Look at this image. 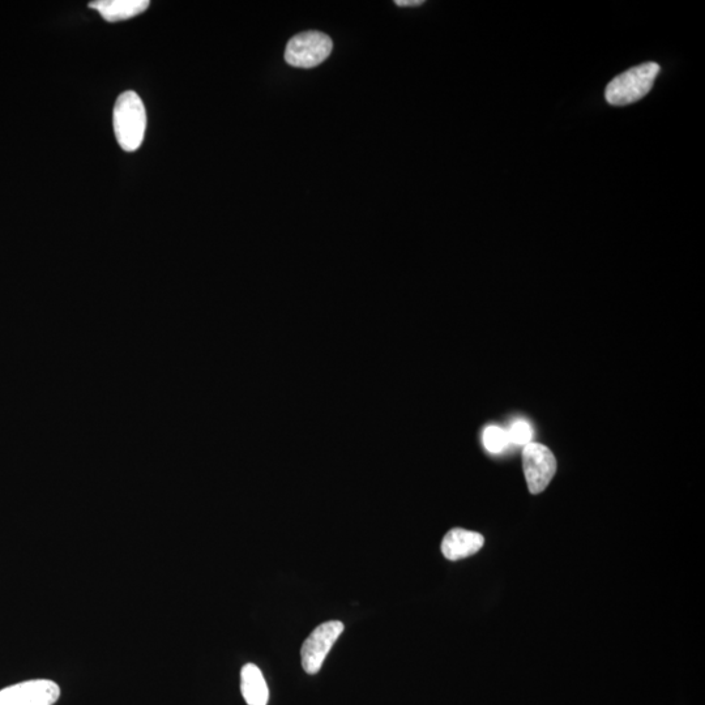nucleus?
<instances>
[{
    "label": "nucleus",
    "mask_w": 705,
    "mask_h": 705,
    "mask_svg": "<svg viewBox=\"0 0 705 705\" xmlns=\"http://www.w3.org/2000/svg\"><path fill=\"white\" fill-rule=\"evenodd\" d=\"M523 469L531 494H540L557 473V459L544 444L532 442L523 448Z\"/></svg>",
    "instance_id": "5"
},
{
    "label": "nucleus",
    "mask_w": 705,
    "mask_h": 705,
    "mask_svg": "<svg viewBox=\"0 0 705 705\" xmlns=\"http://www.w3.org/2000/svg\"><path fill=\"white\" fill-rule=\"evenodd\" d=\"M332 49L333 42L327 34L316 31L297 34L286 45L285 61L296 68H314L326 61Z\"/></svg>",
    "instance_id": "3"
},
{
    "label": "nucleus",
    "mask_w": 705,
    "mask_h": 705,
    "mask_svg": "<svg viewBox=\"0 0 705 705\" xmlns=\"http://www.w3.org/2000/svg\"><path fill=\"white\" fill-rule=\"evenodd\" d=\"M149 4L151 3L148 0H97L89 3V7L96 10L109 23H117L143 14Z\"/></svg>",
    "instance_id": "8"
},
{
    "label": "nucleus",
    "mask_w": 705,
    "mask_h": 705,
    "mask_svg": "<svg viewBox=\"0 0 705 705\" xmlns=\"http://www.w3.org/2000/svg\"><path fill=\"white\" fill-rule=\"evenodd\" d=\"M395 4L399 7H417L422 6L423 0H396Z\"/></svg>",
    "instance_id": "12"
},
{
    "label": "nucleus",
    "mask_w": 705,
    "mask_h": 705,
    "mask_svg": "<svg viewBox=\"0 0 705 705\" xmlns=\"http://www.w3.org/2000/svg\"><path fill=\"white\" fill-rule=\"evenodd\" d=\"M482 442L490 454H502L510 444V438L506 430L499 426H487L482 434Z\"/></svg>",
    "instance_id": "10"
},
{
    "label": "nucleus",
    "mask_w": 705,
    "mask_h": 705,
    "mask_svg": "<svg viewBox=\"0 0 705 705\" xmlns=\"http://www.w3.org/2000/svg\"><path fill=\"white\" fill-rule=\"evenodd\" d=\"M344 628L343 622L329 621L322 623L311 632L301 649L302 666L307 674L314 675L320 672L324 660L337 639L343 634Z\"/></svg>",
    "instance_id": "4"
},
{
    "label": "nucleus",
    "mask_w": 705,
    "mask_h": 705,
    "mask_svg": "<svg viewBox=\"0 0 705 705\" xmlns=\"http://www.w3.org/2000/svg\"><path fill=\"white\" fill-rule=\"evenodd\" d=\"M485 545V538L481 533L455 528L444 536L442 553L448 561H460L472 557Z\"/></svg>",
    "instance_id": "7"
},
{
    "label": "nucleus",
    "mask_w": 705,
    "mask_h": 705,
    "mask_svg": "<svg viewBox=\"0 0 705 705\" xmlns=\"http://www.w3.org/2000/svg\"><path fill=\"white\" fill-rule=\"evenodd\" d=\"M61 696L57 683L49 679L17 683L0 690V705H54Z\"/></svg>",
    "instance_id": "6"
},
{
    "label": "nucleus",
    "mask_w": 705,
    "mask_h": 705,
    "mask_svg": "<svg viewBox=\"0 0 705 705\" xmlns=\"http://www.w3.org/2000/svg\"><path fill=\"white\" fill-rule=\"evenodd\" d=\"M241 691L247 705H267L269 690L262 670L254 664L243 666Z\"/></svg>",
    "instance_id": "9"
},
{
    "label": "nucleus",
    "mask_w": 705,
    "mask_h": 705,
    "mask_svg": "<svg viewBox=\"0 0 705 705\" xmlns=\"http://www.w3.org/2000/svg\"><path fill=\"white\" fill-rule=\"evenodd\" d=\"M113 125L119 147L126 152L138 151L147 128V113L138 94L128 91L118 97L114 106Z\"/></svg>",
    "instance_id": "1"
},
{
    "label": "nucleus",
    "mask_w": 705,
    "mask_h": 705,
    "mask_svg": "<svg viewBox=\"0 0 705 705\" xmlns=\"http://www.w3.org/2000/svg\"><path fill=\"white\" fill-rule=\"evenodd\" d=\"M660 74V66L655 62L640 64L623 72L610 81L605 89L606 101L614 106L634 104L647 96Z\"/></svg>",
    "instance_id": "2"
},
{
    "label": "nucleus",
    "mask_w": 705,
    "mask_h": 705,
    "mask_svg": "<svg viewBox=\"0 0 705 705\" xmlns=\"http://www.w3.org/2000/svg\"><path fill=\"white\" fill-rule=\"evenodd\" d=\"M507 433L508 438H510V443H514L516 446L525 447L527 444L532 443L533 430L528 421L516 420L512 423Z\"/></svg>",
    "instance_id": "11"
}]
</instances>
